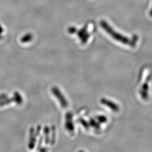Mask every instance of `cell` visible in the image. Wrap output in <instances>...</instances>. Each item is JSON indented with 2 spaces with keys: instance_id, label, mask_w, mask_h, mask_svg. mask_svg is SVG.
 Returning a JSON list of instances; mask_svg holds the SVG:
<instances>
[{
  "instance_id": "1",
  "label": "cell",
  "mask_w": 152,
  "mask_h": 152,
  "mask_svg": "<svg viewBox=\"0 0 152 152\" xmlns=\"http://www.w3.org/2000/svg\"></svg>"
}]
</instances>
